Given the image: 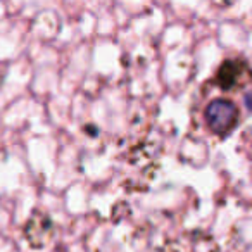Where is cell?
Listing matches in <instances>:
<instances>
[{"label":"cell","instance_id":"obj_1","mask_svg":"<svg viewBox=\"0 0 252 252\" xmlns=\"http://www.w3.org/2000/svg\"><path fill=\"white\" fill-rule=\"evenodd\" d=\"M207 128L218 137H226L240 123V111L230 98H213L204 111Z\"/></svg>","mask_w":252,"mask_h":252},{"label":"cell","instance_id":"obj_2","mask_svg":"<svg viewBox=\"0 0 252 252\" xmlns=\"http://www.w3.org/2000/svg\"><path fill=\"white\" fill-rule=\"evenodd\" d=\"M249 81H252V69L249 63L242 57L226 59L218 67L214 83L218 88L224 92H231L238 87H244Z\"/></svg>","mask_w":252,"mask_h":252},{"label":"cell","instance_id":"obj_3","mask_svg":"<svg viewBox=\"0 0 252 252\" xmlns=\"http://www.w3.org/2000/svg\"><path fill=\"white\" fill-rule=\"evenodd\" d=\"M245 105H247V109L252 112V88L245 94Z\"/></svg>","mask_w":252,"mask_h":252}]
</instances>
